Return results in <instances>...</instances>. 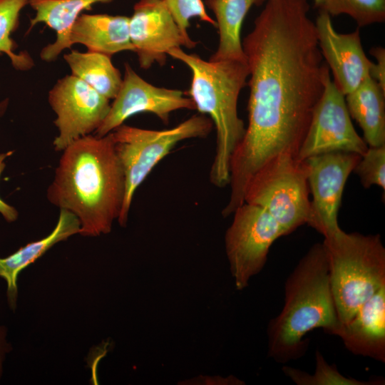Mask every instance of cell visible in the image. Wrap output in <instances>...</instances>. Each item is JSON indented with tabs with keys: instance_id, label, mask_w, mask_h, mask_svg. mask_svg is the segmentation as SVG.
<instances>
[{
	"instance_id": "5bb4252c",
	"label": "cell",
	"mask_w": 385,
	"mask_h": 385,
	"mask_svg": "<svg viewBox=\"0 0 385 385\" xmlns=\"http://www.w3.org/2000/svg\"><path fill=\"white\" fill-rule=\"evenodd\" d=\"M323 58L334 76L333 82L344 95L355 90L367 77L371 61L365 54L359 29L349 34L335 31L331 16L319 10L315 21Z\"/></svg>"
},
{
	"instance_id": "44dd1931",
	"label": "cell",
	"mask_w": 385,
	"mask_h": 385,
	"mask_svg": "<svg viewBox=\"0 0 385 385\" xmlns=\"http://www.w3.org/2000/svg\"><path fill=\"white\" fill-rule=\"evenodd\" d=\"M63 58L72 75L109 100L116 96L123 78L111 56L90 51L71 50Z\"/></svg>"
},
{
	"instance_id": "484cf974",
	"label": "cell",
	"mask_w": 385,
	"mask_h": 385,
	"mask_svg": "<svg viewBox=\"0 0 385 385\" xmlns=\"http://www.w3.org/2000/svg\"><path fill=\"white\" fill-rule=\"evenodd\" d=\"M177 23L181 34L189 44L190 48L197 42L192 40L188 33L190 20L197 17L201 21L216 26V21L207 14L202 0H164Z\"/></svg>"
},
{
	"instance_id": "3957f363",
	"label": "cell",
	"mask_w": 385,
	"mask_h": 385,
	"mask_svg": "<svg viewBox=\"0 0 385 385\" xmlns=\"http://www.w3.org/2000/svg\"><path fill=\"white\" fill-rule=\"evenodd\" d=\"M284 301L279 314L267 325V354L286 364L307 352L306 334L322 328L332 334L339 325L332 294L327 251L314 244L298 262L284 283Z\"/></svg>"
},
{
	"instance_id": "7c38bea8",
	"label": "cell",
	"mask_w": 385,
	"mask_h": 385,
	"mask_svg": "<svg viewBox=\"0 0 385 385\" xmlns=\"http://www.w3.org/2000/svg\"><path fill=\"white\" fill-rule=\"evenodd\" d=\"M180 109L194 110L195 106L182 91L155 86L125 63L120 88L94 135L104 136L123 124L128 118L140 113H153L167 123L170 114Z\"/></svg>"
},
{
	"instance_id": "f546056e",
	"label": "cell",
	"mask_w": 385,
	"mask_h": 385,
	"mask_svg": "<svg viewBox=\"0 0 385 385\" xmlns=\"http://www.w3.org/2000/svg\"><path fill=\"white\" fill-rule=\"evenodd\" d=\"M9 104V99L8 98L0 102V118L3 116L6 112Z\"/></svg>"
},
{
	"instance_id": "4fadbf2b",
	"label": "cell",
	"mask_w": 385,
	"mask_h": 385,
	"mask_svg": "<svg viewBox=\"0 0 385 385\" xmlns=\"http://www.w3.org/2000/svg\"><path fill=\"white\" fill-rule=\"evenodd\" d=\"M129 18L130 41L141 68L163 65L170 49L190 48L164 0H139Z\"/></svg>"
},
{
	"instance_id": "d6986e66",
	"label": "cell",
	"mask_w": 385,
	"mask_h": 385,
	"mask_svg": "<svg viewBox=\"0 0 385 385\" xmlns=\"http://www.w3.org/2000/svg\"><path fill=\"white\" fill-rule=\"evenodd\" d=\"M349 115L360 125L371 147L385 145V91L370 76L345 96Z\"/></svg>"
},
{
	"instance_id": "2e32d148",
	"label": "cell",
	"mask_w": 385,
	"mask_h": 385,
	"mask_svg": "<svg viewBox=\"0 0 385 385\" xmlns=\"http://www.w3.org/2000/svg\"><path fill=\"white\" fill-rule=\"evenodd\" d=\"M125 16L106 14H81L73 24L68 36L69 48L76 43L88 51L109 56L123 51H135Z\"/></svg>"
},
{
	"instance_id": "52a82bcc",
	"label": "cell",
	"mask_w": 385,
	"mask_h": 385,
	"mask_svg": "<svg viewBox=\"0 0 385 385\" xmlns=\"http://www.w3.org/2000/svg\"><path fill=\"white\" fill-rule=\"evenodd\" d=\"M309 194L306 161L282 153L253 175L245 190V202L265 209L287 235L307 223Z\"/></svg>"
},
{
	"instance_id": "e0dca14e",
	"label": "cell",
	"mask_w": 385,
	"mask_h": 385,
	"mask_svg": "<svg viewBox=\"0 0 385 385\" xmlns=\"http://www.w3.org/2000/svg\"><path fill=\"white\" fill-rule=\"evenodd\" d=\"M80 228V222L73 213L60 209L56 225L48 235L26 244L7 257H0V277L6 283V299L10 309L14 312L17 307V280L21 272L58 242L79 234Z\"/></svg>"
},
{
	"instance_id": "9a60e30c",
	"label": "cell",
	"mask_w": 385,
	"mask_h": 385,
	"mask_svg": "<svg viewBox=\"0 0 385 385\" xmlns=\"http://www.w3.org/2000/svg\"><path fill=\"white\" fill-rule=\"evenodd\" d=\"M332 335L339 337L355 355L385 362V286L367 300Z\"/></svg>"
},
{
	"instance_id": "d4e9b609",
	"label": "cell",
	"mask_w": 385,
	"mask_h": 385,
	"mask_svg": "<svg viewBox=\"0 0 385 385\" xmlns=\"http://www.w3.org/2000/svg\"><path fill=\"white\" fill-rule=\"evenodd\" d=\"M364 188L376 185L385 190V145L371 147L362 155L354 170Z\"/></svg>"
},
{
	"instance_id": "4dcf8cb0",
	"label": "cell",
	"mask_w": 385,
	"mask_h": 385,
	"mask_svg": "<svg viewBox=\"0 0 385 385\" xmlns=\"http://www.w3.org/2000/svg\"><path fill=\"white\" fill-rule=\"evenodd\" d=\"M324 1L325 0H314L315 6L319 9L324 4Z\"/></svg>"
},
{
	"instance_id": "6da1fadb",
	"label": "cell",
	"mask_w": 385,
	"mask_h": 385,
	"mask_svg": "<svg viewBox=\"0 0 385 385\" xmlns=\"http://www.w3.org/2000/svg\"><path fill=\"white\" fill-rule=\"evenodd\" d=\"M308 0H267L242 48L249 68L248 124L232 153L230 198L244 200L253 175L271 159L297 157L330 73L309 17Z\"/></svg>"
},
{
	"instance_id": "8992f818",
	"label": "cell",
	"mask_w": 385,
	"mask_h": 385,
	"mask_svg": "<svg viewBox=\"0 0 385 385\" xmlns=\"http://www.w3.org/2000/svg\"><path fill=\"white\" fill-rule=\"evenodd\" d=\"M210 118L195 115L166 130L144 129L122 124L112 132L114 148L125 177V197L118 219L126 226L133 195L154 167L180 141L204 138L212 128Z\"/></svg>"
},
{
	"instance_id": "30bf717a",
	"label": "cell",
	"mask_w": 385,
	"mask_h": 385,
	"mask_svg": "<svg viewBox=\"0 0 385 385\" xmlns=\"http://www.w3.org/2000/svg\"><path fill=\"white\" fill-rule=\"evenodd\" d=\"M367 148L368 145L352 124L345 96L331 79L329 73L325 78L322 95L314 109L297 158L304 160L336 151L362 155Z\"/></svg>"
},
{
	"instance_id": "603a6c76",
	"label": "cell",
	"mask_w": 385,
	"mask_h": 385,
	"mask_svg": "<svg viewBox=\"0 0 385 385\" xmlns=\"http://www.w3.org/2000/svg\"><path fill=\"white\" fill-rule=\"evenodd\" d=\"M316 367L314 374L289 366H283L282 372L297 385H372L380 381H361L342 375L336 365H331L317 350L315 353ZM384 384V383H383Z\"/></svg>"
},
{
	"instance_id": "ac0fdd59",
	"label": "cell",
	"mask_w": 385,
	"mask_h": 385,
	"mask_svg": "<svg viewBox=\"0 0 385 385\" xmlns=\"http://www.w3.org/2000/svg\"><path fill=\"white\" fill-rule=\"evenodd\" d=\"M113 0H29V4L35 15L30 20L29 30L39 23H43L56 32L54 42L47 44L41 52V58L47 62L55 61L66 48H69L68 36L76 19L85 10L91 9L98 3H109Z\"/></svg>"
},
{
	"instance_id": "7402d4cb",
	"label": "cell",
	"mask_w": 385,
	"mask_h": 385,
	"mask_svg": "<svg viewBox=\"0 0 385 385\" xmlns=\"http://www.w3.org/2000/svg\"><path fill=\"white\" fill-rule=\"evenodd\" d=\"M29 2V0H0V56H7L12 66L21 71L30 70L34 62L27 51H15L16 44L11 36L19 26L21 10Z\"/></svg>"
},
{
	"instance_id": "277c9868",
	"label": "cell",
	"mask_w": 385,
	"mask_h": 385,
	"mask_svg": "<svg viewBox=\"0 0 385 385\" xmlns=\"http://www.w3.org/2000/svg\"><path fill=\"white\" fill-rule=\"evenodd\" d=\"M168 55L184 63L192 73L188 91L195 109L208 115L216 129L215 154L210 181L217 188L230 183V160L246 128L237 113V101L249 76L247 61L204 60L180 47Z\"/></svg>"
},
{
	"instance_id": "5b68a950",
	"label": "cell",
	"mask_w": 385,
	"mask_h": 385,
	"mask_svg": "<svg viewBox=\"0 0 385 385\" xmlns=\"http://www.w3.org/2000/svg\"><path fill=\"white\" fill-rule=\"evenodd\" d=\"M322 242L337 317L345 324L385 286V247L379 234L342 230Z\"/></svg>"
},
{
	"instance_id": "8fae6325",
	"label": "cell",
	"mask_w": 385,
	"mask_h": 385,
	"mask_svg": "<svg viewBox=\"0 0 385 385\" xmlns=\"http://www.w3.org/2000/svg\"><path fill=\"white\" fill-rule=\"evenodd\" d=\"M361 155L336 151L309 157L308 166L310 212L307 225L330 237L342 229L338 212L345 184Z\"/></svg>"
},
{
	"instance_id": "ba28073f",
	"label": "cell",
	"mask_w": 385,
	"mask_h": 385,
	"mask_svg": "<svg viewBox=\"0 0 385 385\" xmlns=\"http://www.w3.org/2000/svg\"><path fill=\"white\" fill-rule=\"evenodd\" d=\"M232 214L225 246L235 287L240 291L262 270L271 246L284 235L275 220L258 205L244 202Z\"/></svg>"
},
{
	"instance_id": "83f0119b",
	"label": "cell",
	"mask_w": 385,
	"mask_h": 385,
	"mask_svg": "<svg viewBox=\"0 0 385 385\" xmlns=\"http://www.w3.org/2000/svg\"><path fill=\"white\" fill-rule=\"evenodd\" d=\"M14 151L0 153V178L6 168V160L13 154ZM0 214L7 222H15L19 217L17 210L0 197Z\"/></svg>"
},
{
	"instance_id": "cb8c5ba5",
	"label": "cell",
	"mask_w": 385,
	"mask_h": 385,
	"mask_svg": "<svg viewBox=\"0 0 385 385\" xmlns=\"http://www.w3.org/2000/svg\"><path fill=\"white\" fill-rule=\"evenodd\" d=\"M319 10L332 16L346 14L359 27L385 20V0H325Z\"/></svg>"
},
{
	"instance_id": "4316f807",
	"label": "cell",
	"mask_w": 385,
	"mask_h": 385,
	"mask_svg": "<svg viewBox=\"0 0 385 385\" xmlns=\"http://www.w3.org/2000/svg\"><path fill=\"white\" fill-rule=\"evenodd\" d=\"M370 53L376 62L371 63L369 76L385 91V49L380 46L374 47Z\"/></svg>"
},
{
	"instance_id": "f1b7e54d",
	"label": "cell",
	"mask_w": 385,
	"mask_h": 385,
	"mask_svg": "<svg viewBox=\"0 0 385 385\" xmlns=\"http://www.w3.org/2000/svg\"><path fill=\"white\" fill-rule=\"evenodd\" d=\"M8 329L0 324V381L4 373V365L7 355L12 351V345L8 341Z\"/></svg>"
},
{
	"instance_id": "ffe728a7",
	"label": "cell",
	"mask_w": 385,
	"mask_h": 385,
	"mask_svg": "<svg viewBox=\"0 0 385 385\" xmlns=\"http://www.w3.org/2000/svg\"><path fill=\"white\" fill-rule=\"evenodd\" d=\"M266 1L205 0L206 6L215 16L219 34L217 48L210 60L247 61L240 35L242 23L253 5Z\"/></svg>"
},
{
	"instance_id": "7a4b0ae2",
	"label": "cell",
	"mask_w": 385,
	"mask_h": 385,
	"mask_svg": "<svg viewBox=\"0 0 385 385\" xmlns=\"http://www.w3.org/2000/svg\"><path fill=\"white\" fill-rule=\"evenodd\" d=\"M62 152L47 200L78 219L79 235L110 233L125 197L124 173L111 133L83 136Z\"/></svg>"
},
{
	"instance_id": "9c48e42d",
	"label": "cell",
	"mask_w": 385,
	"mask_h": 385,
	"mask_svg": "<svg viewBox=\"0 0 385 385\" xmlns=\"http://www.w3.org/2000/svg\"><path fill=\"white\" fill-rule=\"evenodd\" d=\"M48 101L56 115L58 135L53 141L56 151H63L76 139L94 133L111 106L109 99L72 74L57 81Z\"/></svg>"
}]
</instances>
